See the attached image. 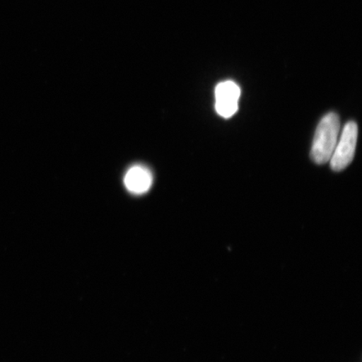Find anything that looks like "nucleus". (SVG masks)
Masks as SVG:
<instances>
[{
	"mask_svg": "<svg viewBox=\"0 0 362 362\" xmlns=\"http://www.w3.org/2000/svg\"><path fill=\"white\" fill-rule=\"evenodd\" d=\"M358 138V127L351 121L344 126L341 138L337 141L333 155L330 158V166L334 171L345 170L354 158Z\"/></svg>",
	"mask_w": 362,
	"mask_h": 362,
	"instance_id": "f03ea898",
	"label": "nucleus"
},
{
	"mask_svg": "<svg viewBox=\"0 0 362 362\" xmlns=\"http://www.w3.org/2000/svg\"><path fill=\"white\" fill-rule=\"evenodd\" d=\"M241 89L233 81H221L215 88V108L224 119H230L238 110Z\"/></svg>",
	"mask_w": 362,
	"mask_h": 362,
	"instance_id": "7ed1b4c3",
	"label": "nucleus"
},
{
	"mask_svg": "<svg viewBox=\"0 0 362 362\" xmlns=\"http://www.w3.org/2000/svg\"><path fill=\"white\" fill-rule=\"evenodd\" d=\"M124 182L125 187L130 193L142 194L151 188L153 175L146 167L134 165L127 171Z\"/></svg>",
	"mask_w": 362,
	"mask_h": 362,
	"instance_id": "20e7f679",
	"label": "nucleus"
},
{
	"mask_svg": "<svg viewBox=\"0 0 362 362\" xmlns=\"http://www.w3.org/2000/svg\"><path fill=\"white\" fill-rule=\"evenodd\" d=\"M341 130L339 117L334 112H329L317 127L310 152L312 160L318 165L329 161L337 146Z\"/></svg>",
	"mask_w": 362,
	"mask_h": 362,
	"instance_id": "f257e3e1",
	"label": "nucleus"
}]
</instances>
